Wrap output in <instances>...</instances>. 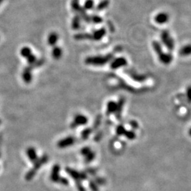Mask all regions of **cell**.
<instances>
[{
    "mask_svg": "<svg viewBox=\"0 0 191 191\" xmlns=\"http://www.w3.org/2000/svg\"><path fill=\"white\" fill-rule=\"evenodd\" d=\"M113 58V55L112 54H108L106 55L90 56L85 59V63L88 65L103 66L109 63Z\"/></svg>",
    "mask_w": 191,
    "mask_h": 191,
    "instance_id": "6da1fadb",
    "label": "cell"
},
{
    "mask_svg": "<svg viewBox=\"0 0 191 191\" xmlns=\"http://www.w3.org/2000/svg\"><path fill=\"white\" fill-rule=\"evenodd\" d=\"M152 47L159 57L160 62L164 64H169L171 63L173 60V56L171 54L164 53L162 50L161 45L158 41L154 40L152 42Z\"/></svg>",
    "mask_w": 191,
    "mask_h": 191,
    "instance_id": "7a4b0ae2",
    "label": "cell"
},
{
    "mask_svg": "<svg viewBox=\"0 0 191 191\" xmlns=\"http://www.w3.org/2000/svg\"><path fill=\"white\" fill-rule=\"evenodd\" d=\"M48 161V156L47 155H43L40 157V158H38V159L36 161L35 163H33V166L30 171H28L27 172V174L25 175V179L26 180H32L33 179V177L35 176L36 174V172H37L38 170H39L40 168L43 166V165L45 164L46 162Z\"/></svg>",
    "mask_w": 191,
    "mask_h": 191,
    "instance_id": "3957f363",
    "label": "cell"
},
{
    "mask_svg": "<svg viewBox=\"0 0 191 191\" xmlns=\"http://www.w3.org/2000/svg\"><path fill=\"white\" fill-rule=\"evenodd\" d=\"M161 39L162 43L164 44V45L169 49L170 51L174 50L175 43L174 40L170 35L169 32L168 30H163L161 33Z\"/></svg>",
    "mask_w": 191,
    "mask_h": 191,
    "instance_id": "277c9868",
    "label": "cell"
},
{
    "mask_svg": "<svg viewBox=\"0 0 191 191\" xmlns=\"http://www.w3.org/2000/svg\"><path fill=\"white\" fill-rule=\"evenodd\" d=\"M88 121H89V119H88L86 116L82 114H77L74 116L73 122L70 125V128L74 129L78 127V126L85 125L87 124Z\"/></svg>",
    "mask_w": 191,
    "mask_h": 191,
    "instance_id": "5b68a950",
    "label": "cell"
},
{
    "mask_svg": "<svg viewBox=\"0 0 191 191\" xmlns=\"http://www.w3.org/2000/svg\"><path fill=\"white\" fill-rule=\"evenodd\" d=\"M76 139L72 136L67 137H64L63 139H60V141L58 142V144H57V146H58V148L60 149H64V148H68L69 147H71L72 145L75 143Z\"/></svg>",
    "mask_w": 191,
    "mask_h": 191,
    "instance_id": "8992f818",
    "label": "cell"
},
{
    "mask_svg": "<svg viewBox=\"0 0 191 191\" xmlns=\"http://www.w3.org/2000/svg\"><path fill=\"white\" fill-rule=\"evenodd\" d=\"M128 64V61L125 58H118L113 60L110 63V68L112 69H117Z\"/></svg>",
    "mask_w": 191,
    "mask_h": 191,
    "instance_id": "52a82bcc",
    "label": "cell"
},
{
    "mask_svg": "<svg viewBox=\"0 0 191 191\" xmlns=\"http://www.w3.org/2000/svg\"><path fill=\"white\" fill-rule=\"evenodd\" d=\"M32 68L30 65L26 67L23 70L22 79L24 82L26 84H29L32 82L33 75H32Z\"/></svg>",
    "mask_w": 191,
    "mask_h": 191,
    "instance_id": "ba28073f",
    "label": "cell"
},
{
    "mask_svg": "<svg viewBox=\"0 0 191 191\" xmlns=\"http://www.w3.org/2000/svg\"><path fill=\"white\" fill-rule=\"evenodd\" d=\"M60 166L58 164H55L53 166L52 171L50 174V180L54 183H58L60 180L61 176L60 175Z\"/></svg>",
    "mask_w": 191,
    "mask_h": 191,
    "instance_id": "9c48e42d",
    "label": "cell"
},
{
    "mask_svg": "<svg viewBox=\"0 0 191 191\" xmlns=\"http://www.w3.org/2000/svg\"><path fill=\"white\" fill-rule=\"evenodd\" d=\"M169 15L166 12H160L154 17V21L158 24H164L169 21Z\"/></svg>",
    "mask_w": 191,
    "mask_h": 191,
    "instance_id": "30bf717a",
    "label": "cell"
},
{
    "mask_svg": "<svg viewBox=\"0 0 191 191\" xmlns=\"http://www.w3.org/2000/svg\"><path fill=\"white\" fill-rule=\"evenodd\" d=\"M106 34V30L104 28H101L100 29H98L92 33L91 37L92 40H100Z\"/></svg>",
    "mask_w": 191,
    "mask_h": 191,
    "instance_id": "8fae6325",
    "label": "cell"
},
{
    "mask_svg": "<svg viewBox=\"0 0 191 191\" xmlns=\"http://www.w3.org/2000/svg\"><path fill=\"white\" fill-rule=\"evenodd\" d=\"M26 154L28 159L32 163H35L38 159V154L36 153V150L34 147H28L26 150Z\"/></svg>",
    "mask_w": 191,
    "mask_h": 191,
    "instance_id": "7c38bea8",
    "label": "cell"
},
{
    "mask_svg": "<svg viewBox=\"0 0 191 191\" xmlns=\"http://www.w3.org/2000/svg\"><path fill=\"white\" fill-rule=\"evenodd\" d=\"M66 172L70 175V176L73 179L75 182L77 181H82L81 179V172H79L71 168H66Z\"/></svg>",
    "mask_w": 191,
    "mask_h": 191,
    "instance_id": "4fadbf2b",
    "label": "cell"
},
{
    "mask_svg": "<svg viewBox=\"0 0 191 191\" xmlns=\"http://www.w3.org/2000/svg\"><path fill=\"white\" fill-rule=\"evenodd\" d=\"M116 109H117V103L113 100H110L107 104L106 115H109L113 113H115Z\"/></svg>",
    "mask_w": 191,
    "mask_h": 191,
    "instance_id": "5bb4252c",
    "label": "cell"
},
{
    "mask_svg": "<svg viewBox=\"0 0 191 191\" xmlns=\"http://www.w3.org/2000/svg\"><path fill=\"white\" fill-rule=\"evenodd\" d=\"M58 38L59 36L58 33L55 32H52L48 37V43L50 46H53L54 47V46L56 45L57 42L58 41Z\"/></svg>",
    "mask_w": 191,
    "mask_h": 191,
    "instance_id": "9a60e30c",
    "label": "cell"
},
{
    "mask_svg": "<svg viewBox=\"0 0 191 191\" xmlns=\"http://www.w3.org/2000/svg\"><path fill=\"white\" fill-rule=\"evenodd\" d=\"M63 51L62 50V48L60 47H58V46H54L52 50V56L54 59L55 60H59L62 58L63 56Z\"/></svg>",
    "mask_w": 191,
    "mask_h": 191,
    "instance_id": "2e32d148",
    "label": "cell"
},
{
    "mask_svg": "<svg viewBox=\"0 0 191 191\" xmlns=\"http://www.w3.org/2000/svg\"><path fill=\"white\" fill-rule=\"evenodd\" d=\"M124 104H125V99H124L123 98L120 99L119 100V101L117 103V109H116L115 115L118 120L120 119L121 113H122V110H123V108L124 106Z\"/></svg>",
    "mask_w": 191,
    "mask_h": 191,
    "instance_id": "e0dca14e",
    "label": "cell"
},
{
    "mask_svg": "<svg viewBox=\"0 0 191 191\" xmlns=\"http://www.w3.org/2000/svg\"><path fill=\"white\" fill-rule=\"evenodd\" d=\"M179 54L182 57H187L191 55V44H188L183 46L179 50Z\"/></svg>",
    "mask_w": 191,
    "mask_h": 191,
    "instance_id": "ac0fdd59",
    "label": "cell"
},
{
    "mask_svg": "<svg viewBox=\"0 0 191 191\" xmlns=\"http://www.w3.org/2000/svg\"><path fill=\"white\" fill-rule=\"evenodd\" d=\"M74 39L77 40H92L91 34L87 33H80L74 35Z\"/></svg>",
    "mask_w": 191,
    "mask_h": 191,
    "instance_id": "d6986e66",
    "label": "cell"
},
{
    "mask_svg": "<svg viewBox=\"0 0 191 191\" xmlns=\"http://www.w3.org/2000/svg\"><path fill=\"white\" fill-rule=\"evenodd\" d=\"M81 26V17L79 14H76L72 21V28L74 30H78Z\"/></svg>",
    "mask_w": 191,
    "mask_h": 191,
    "instance_id": "ffe728a7",
    "label": "cell"
},
{
    "mask_svg": "<svg viewBox=\"0 0 191 191\" xmlns=\"http://www.w3.org/2000/svg\"><path fill=\"white\" fill-rule=\"evenodd\" d=\"M109 4H110L109 0H102L101 2H99V4L96 6V11H102V10L108 8Z\"/></svg>",
    "mask_w": 191,
    "mask_h": 191,
    "instance_id": "44dd1931",
    "label": "cell"
},
{
    "mask_svg": "<svg viewBox=\"0 0 191 191\" xmlns=\"http://www.w3.org/2000/svg\"><path fill=\"white\" fill-rule=\"evenodd\" d=\"M21 55L22 57H24L25 58H28V57H29L30 55H31L32 51L31 49L28 47H23L21 49Z\"/></svg>",
    "mask_w": 191,
    "mask_h": 191,
    "instance_id": "7402d4cb",
    "label": "cell"
},
{
    "mask_svg": "<svg viewBox=\"0 0 191 191\" xmlns=\"http://www.w3.org/2000/svg\"><path fill=\"white\" fill-rule=\"evenodd\" d=\"M71 7L72 9L74 10V12L78 14L79 10L82 9V7L80 6L79 4V0H72L71 2Z\"/></svg>",
    "mask_w": 191,
    "mask_h": 191,
    "instance_id": "603a6c76",
    "label": "cell"
},
{
    "mask_svg": "<svg viewBox=\"0 0 191 191\" xmlns=\"http://www.w3.org/2000/svg\"><path fill=\"white\" fill-rule=\"evenodd\" d=\"M94 7V0H86L84 4V9L85 11L86 10L92 9Z\"/></svg>",
    "mask_w": 191,
    "mask_h": 191,
    "instance_id": "cb8c5ba5",
    "label": "cell"
},
{
    "mask_svg": "<svg viewBox=\"0 0 191 191\" xmlns=\"http://www.w3.org/2000/svg\"><path fill=\"white\" fill-rule=\"evenodd\" d=\"M92 133V129L90 128H86L84 129V130L82 132V138L83 139H86L87 138L89 137L90 135H91Z\"/></svg>",
    "mask_w": 191,
    "mask_h": 191,
    "instance_id": "d4e9b609",
    "label": "cell"
},
{
    "mask_svg": "<svg viewBox=\"0 0 191 191\" xmlns=\"http://www.w3.org/2000/svg\"><path fill=\"white\" fill-rule=\"evenodd\" d=\"M95 156H96L95 152L91 150L86 156H84V161L86 163H90V162L92 161L93 160L95 159Z\"/></svg>",
    "mask_w": 191,
    "mask_h": 191,
    "instance_id": "484cf974",
    "label": "cell"
},
{
    "mask_svg": "<svg viewBox=\"0 0 191 191\" xmlns=\"http://www.w3.org/2000/svg\"><path fill=\"white\" fill-rule=\"evenodd\" d=\"M124 136H125V137H127L128 139H130V140H133V139L136 138L135 133L132 130H126L125 134H124Z\"/></svg>",
    "mask_w": 191,
    "mask_h": 191,
    "instance_id": "4316f807",
    "label": "cell"
},
{
    "mask_svg": "<svg viewBox=\"0 0 191 191\" xmlns=\"http://www.w3.org/2000/svg\"><path fill=\"white\" fill-rule=\"evenodd\" d=\"M91 22L96 24H101L103 22V19L100 16H98V15H93V16H91Z\"/></svg>",
    "mask_w": 191,
    "mask_h": 191,
    "instance_id": "83f0119b",
    "label": "cell"
},
{
    "mask_svg": "<svg viewBox=\"0 0 191 191\" xmlns=\"http://www.w3.org/2000/svg\"><path fill=\"white\" fill-rule=\"evenodd\" d=\"M125 128L124 127L123 125H118L117 128H116V133H117L118 135L119 136H122L124 135V134L125 133Z\"/></svg>",
    "mask_w": 191,
    "mask_h": 191,
    "instance_id": "f1b7e54d",
    "label": "cell"
},
{
    "mask_svg": "<svg viewBox=\"0 0 191 191\" xmlns=\"http://www.w3.org/2000/svg\"><path fill=\"white\" fill-rule=\"evenodd\" d=\"M37 60H37V58H36V57H35L34 55H33V54H31V55H30L27 58L28 63V64H29V65H30V66L33 65V64H34L36 63V61H37Z\"/></svg>",
    "mask_w": 191,
    "mask_h": 191,
    "instance_id": "f546056e",
    "label": "cell"
},
{
    "mask_svg": "<svg viewBox=\"0 0 191 191\" xmlns=\"http://www.w3.org/2000/svg\"><path fill=\"white\" fill-rule=\"evenodd\" d=\"M89 187L92 191H99V186H98L96 182L92 181V180L89 181Z\"/></svg>",
    "mask_w": 191,
    "mask_h": 191,
    "instance_id": "4dcf8cb0",
    "label": "cell"
},
{
    "mask_svg": "<svg viewBox=\"0 0 191 191\" xmlns=\"http://www.w3.org/2000/svg\"><path fill=\"white\" fill-rule=\"evenodd\" d=\"M91 151V148L89 147H84L81 149V154L84 156H86Z\"/></svg>",
    "mask_w": 191,
    "mask_h": 191,
    "instance_id": "1f68e13d",
    "label": "cell"
},
{
    "mask_svg": "<svg viewBox=\"0 0 191 191\" xmlns=\"http://www.w3.org/2000/svg\"><path fill=\"white\" fill-rule=\"evenodd\" d=\"M186 97L188 102L191 104V86H188L186 90Z\"/></svg>",
    "mask_w": 191,
    "mask_h": 191,
    "instance_id": "d6a6232c",
    "label": "cell"
},
{
    "mask_svg": "<svg viewBox=\"0 0 191 191\" xmlns=\"http://www.w3.org/2000/svg\"><path fill=\"white\" fill-rule=\"evenodd\" d=\"M76 186L78 191H86L85 188L82 184V181H77L76 182Z\"/></svg>",
    "mask_w": 191,
    "mask_h": 191,
    "instance_id": "836d02e7",
    "label": "cell"
},
{
    "mask_svg": "<svg viewBox=\"0 0 191 191\" xmlns=\"http://www.w3.org/2000/svg\"><path fill=\"white\" fill-rule=\"evenodd\" d=\"M100 120H101V117H100V116H98V117L96 118V120H95L94 124V129H96L100 125Z\"/></svg>",
    "mask_w": 191,
    "mask_h": 191,
    "instance_id": "e575fe53",
    "label": "cell"
},
{
    "mask_svg": "<svg viewBox=\"0 0 191 191\" xmlns=\"http://www.w3.org/2000/svg\"><path fill=\"white\" fill-rule=\"evenodd\" d=\"M58 183H60V184L63 185H68L69 184V181H68V179H65V178L61 177L60 180H59Z\"/></svg>",
    "mask_w": 191,
    "mask_h": 191,
    "instance_id": "d590c367",
    "label": "cell"
},
{
    "mask_svg": "<svg viewBox=\"0 0 191 191\" xmlns=\"http://www.w3.org/2000/svg\"><path fill=\"white\" fill-rule=\"evenodd\" d=\"M95 181L96 182V184H99V185H104L105 183V180L104 179H101V178H96Z\"/></svg>",
    "mask_w": 191,
    "mask_h": 191,
    "instance_id": "8d00e7d4",
    "label": "cell"
},
{
    "mask_svg": "<svg viewBox=\"0 0 191 191\" xmlns=\"http://www.w3.org/2000/svg\"><path fill=\"white\" fill-rule=\"evenodd\" d=\"M130 125H131V127L133 128V129H137L138 127H139V125L138 123L136 122V121L133 120V121H130Z\"/></svg>",
    "mask_w": 191,
    "mask_h": 191,
    "instance_id": "74e56055",
    "label": "cell"
},
{
    "mask_svg": "<svg viewBox=\"0 0 191 191\" xmlns=\"http://www.w3.org/2000/svg\"><path fill=\"white\" fill-rule=\"evenodd\" d=\"M87 171L89 173H91V175H95V174H96V171L94 169H90L88 170Z\"/></svg>",
    "mask_w": 191,
    "mask_h": 191,
    "instance_id": "f35d334b",
    "label": "cell"
},
{
    "mask_svg": "<svg viewBox=\"0 0 191 191\" xmlns=\"http://www.w3.org/2000/svg\"><path fill=\"white\" fill-rule=\"evenodd\" d=\"M188 134H189V135L191 137V128L189 130V131H188Z\"/></svg>",
    "mask_w": 191,
    "mask_h": 191,
    "instance_id": "ab89813d",
    "label": "cell"
},
{
    "mask_svg": "<svg viewBox=\"0 0 191 191\" xmlns=\"http://www.w3.org/2000/svg\"><path fill=\"white\" fill-rule=\"evenodd\" d=\"M3 2H4V0H0V4H1Z\"/></svg>",
    "mask_w": 191,
    "mask_h": 191,
    "instance_id": "60d3db41",
    "label": "cell"
},
{
    "mask_svg": "<svg viewBox=\"0 0 191 191\" xmlns=\"http://www.w3.org/2000/svg\"><path fill=\"white\" fill-rule=\"evenodd\" d=\"M0 124H1V120H0Z\"/></svg>",
    "mask_w": 191,
    "mask_h": 191,
    "instance_id": "b9f144b4",
    "label": "cell"
}]
</instances>
